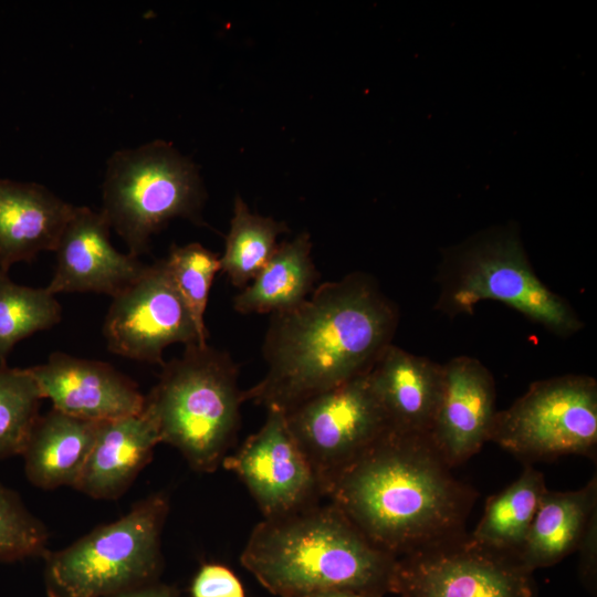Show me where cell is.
Masks as SVG:
<instances>
[{"mask_svg":"<svg viewBox=\"0 0 597 597\" xmlns=\"http://www.w3.org/2000/svg\"><path fill=\"white\" fill-rule=\"evenodd\" d=\"M192 597H245L238 577L218 564L203 565L191 586Z\"/></svg>","mask_w":597,"mask_h":597,"instance_id":"cell-28","label":"cell"},{"mask_svg":"<svg viewBox=\"0 0 597 597\" xmlns=\"http://www.w3.org/2000/svg\"><path fill=\"white\" fill-rule=\"evenodd\" d=\"M325 495L366 538L396 558L464 537L475 499L428 434L391 429L344 468Z\"/></svg>","mask_w":597,"mask_h":597,"instance_id":"cell-2","label":"cell"},{"mask_svg":"<svg viewBox=\"0 0 597 597\" xmlns=\"http://www.w3.org/2000/svg\"><path fill=\"white\" fill-rule=\"evenodd\" d=\"M303 597H383V596L357 591V590H350V589H333V590L314 593V594L306 595Z\"/></svg>","mask_w":597,"mask_h":597,"instance_id":"cell-31","label":"cell"},{"mask_svg":"<svg viewBox=\"0 0 597 597\" xmlns=\"http://www.w3.org/2000/svg\"><path fill=\"white\" fill-rule=\"evenodd\" d=\"M109 229L101 211L74 206L53 251L56 265L46 286L50 293L93 292L114 297L143 274L147 264L117 251Z\"/></svg>","mask_w":597,"mask_h":597,"instance_id":"cell-13","label":"cell"},{"mask_svg":"<svg viewBox=\"0 0 597 597\" xmlns=\"http://www.w3.org/2000/svg\"><path fill=\"white\" fill-rule=\"evenodd\" d=\"M546 490L543 474L526 464L513 483L490 498L469 540L517 558Z\"/></svg>","mask_w":597,"mask_h":597,"instance_id":"cell-22","label":"cell"},{"mask_svg":"<svg viewBox=\"0 0 597 597\" xmlns=\"http://www.w3.org/2000/svg\"><path fill=\"white\" fill-rule=\"evenodd\" d=\"M44 524L14 491L0 484V562H17L48 553Z\"/></svg>","mask_w":597,"mask_h":597,"instance_id":"cell-27","label":"cell"},{"mask_svg":"<svg viewBox=\"0 0 597 597\" xmlns=\"http://www.w3.org/2000/svg\"><path fill=\"white\" fill-rule=\"evenodd\" d=\"M263 426L222 465L249 489L266 517L282 516L316 504L318 481L292 436L285 411L269 407Z\"/></svg>","mask_w":597,"mask_h":597,"instance_id":"cell-12","label":"cell"},{"mask_svg":"<svg viewBox=\"0 0 597 597\" xmlns=\"http://www.w3.org/2000/svg\"><path fill=\"white\" fill-rule=\"evenodd\" d=\"M168 513L164 494L150 495L115 522L101 525L45 557L49 597H112L149 584L160 563Z\"/></svg>","mask_w":597,"mask_h":597,"instance_id":"cell-7","label":"cell"},{"mask_svg":"<svg viewBox=\"0 0 597 597\" xmlns=\"http://www.w3.org/2000/svg\"><path fill=\"white\" fill-rule=\"evenodd\" d=\"M112 298L103 324L111 353L163 366L164 350L172 344H208L177 291L165 259L147 264L134 283Z\"/></svg>","mask_w":597,"mask_h":597,"instance_id":"cell-11","label":"cell"},{"mask_svg":"<svg viewBox=\"0 0 597 597\" xmlns=\"http://www.w3.org/2000/svg\"><path fill=\"white\" fill-rule=\"evenodd\" d=\"M73 208L41 185L0 178V270L54 251Z\"/></svg>","mask_w":597,"mask_h":597,"instance_id":"cell-18","label":"cell"},{"mask_svg":"<svg viewBox=\"0 0 597 597\" xmlns=\"http://www.w3.org/2000/svg\"><path fill=\"white\" fill-rule=\"evenodd\" d=\"M434 308L449 317L473 314L482 301H498L559 337L583 321L566 298L536 275L514 222L484 229L441 252Z\"/></svg>","mask_w":597,"mask_h":597,"instance_id":"cell-4","label":"cell"},{"mask_svg":"<svg viewBox=\"0 0 597 597\" xmlns=\"http://www.w3.org/2000/svg\"><path fill=\"white\" fill-rule=\"evenodd\" d=\"M100 421L76 418L54 408L40 415L21 455L35 486H75L93 448Z\"/></svg>","mask_w":597,"mask_h":597,"instance_id":"cell-19","label":"cell"},{"mask_svg":"<svg viewBox=\"0 0 597 597\" xmlns=\"http://www.w3.org/2000/svg\"><path fill=\"white\" fill-rule=\"evenodd\" d=\"M29 370L52 408L76 418L106 421L145 407L138 385L108 363L54 352Z\"/></svg>","mask_w":597,"mask_h":597,"instance_id":"cell-15","label":"cell"},{"mask_svg":"<svg viewBox=\"0 0 597 597\" xmlns=\"http://www.w3.org/2000/svg\"><path fill=\"white\" fill-rule=\"evenodd\" d=\"M442 387L429 438L443 460L457 467L490 441L496 390L491 371L471 356L442 365Z\"/></svg>","mask_w":597,"mask_h":597,"instance_id":"cell-14","label":"cell"},{"mask_svg":"<svg viewBox=\"0 0 597 597\" xmlns=\"http://www.w3.org/2000/svg\"><path fill=\"white\" fill-rule=\"evenodd\" d=\"M398 322L397 305L367 273L318 284L300 305L271 315L262 347L268 370L243 400L285 411L367 373Z\"/></svg>","mask_w":597,"mask_h":597,"instance_id":"cell-1","label":"cell"},{"mask_svg":"<svg viewBox=\"0 0 597 597\" xmlns=\"http://www.w3.org/2000/svg\"><path fill=\"white\" fill-rule=\"evenodd\" d=\"M112 597H175V595L168 587L149 583Z\"/></svg>","mask_w":597,"mask_h":597,"instance_id":"cell-30","label":"cell"},{"mask_svg":"<svg viewBox=\"0 0 597 597\" xmlns=\"http://www.w3.org/2000/svg\"><path fill=\"white\" fill-rule=\"evenodd\" d=\"M160 442L146 407L136 415L100 421L95 441L74 489L100 500L125 493Z\"/></svg>","mask_w":597,"mask_h":597,"instance_id":"cell-17","label":"cell"},{"mask_svg":"<svg viewBox=\"0 0 597 597\" xmlns=\"http://www.w3.org/2000/svg\"><path fill=\"white\" fill-rule=\"evenodd\" d=\"M533 573L516 557L468 535L397 557L390 593L400 597H535Z\"/></svg>","mask_w":597,"mask_h":597,"instance_id":"cell-10","label":"cell"},{"mask_svg":"<svg viewBox=\"0 0 597 597\" xmlns=\"http://www.w3.org/2000/svg\"><path fill=\"white\" fill-rule=\"evenodd\" d=\"M42 399L29 368L0 365V460L22 453Z\"/></svg>","mask_w":597,"mask_h":597,"instance_id":"cell-25","label":"cell"},{"mask_svg":"<svg viewBox=\"0 0 597 597\" xmlns=\"http://www.w3.org/2000/svg\"><path fill=\"white\" fill-rule=\"evenodd\" d=\"M367 375L389 429L429 434L442 387L441 364L390 344Z\"/></svg>","mask_w":597,"mask_h":597,"instance_id":"cell-16","label":"cell"},{"mask_svg":"<svg viewBox=\"0 0 597 597\" xmlns=\"http://www.w3.org/2000/svg\"><path fill=\"white\" fill-rule=\"evenodd\" d=\"M396 559L332 503L266 517L241 555L244 568L279 597L333 589L383 596L390 593Z\"/></svg>","mask_w":597,"mask_h":597,"instance_id":"cell-3","label":"cell"},{"mask_svg":"<svg viewBox=\"0 0 597 597\" xmlns=\"http://www.w3.org/2000/svg\"><path fill=\"white\" fill-rule=\"evenodd\" d=\"M307 232L283 241L254 276L233 298L241 314H275L292 310L315 290L318 272L312 259Z\"/></svg>","mask_w":597,"mask_h":597,"instance_id":"cell-21","label":"cell"},{"mask_svg":"<svg viewBox=\"0 0 597 597\" xmlns=\"http://www.w3.org/2000/svg\"><path fill=\"white\" fill-rule=\"evenodd\" d=\"M62 308L46 287L14 283L0 270V365L20 341L61 322Z\"/></svg>","mask_w":597,"mask_h":597,"instance_id":"cell-24","label":"cell"},{"mask_svg":"<svg viewBox=\"0 0 597 597\" xmlns=\"http://www.w3.org/2000/svg\"><path fill=\"white\" fill-rule=\"evenodd\" d=\"M490 441L531 464L562 455L596 457L597 383L587 375L542 379L498 411Z\"/></svg>","mask_w":597,"mask_h":597,"instance_id":"cell-8","label":"cell"},{"mask_svg":"<svg viewBox=\"0 0 597 597\" xmlns=\"http://www.w3.org/2000/svg\"><path fill=\"white\" fill-rule=\"evenodd\" d=\"M367 373L285 410L323 495L344 468L389 430Z\"/></svg>","mask_w":597,"mask_h":597,"instance_id":"cell-9","label":"cell"},{"mask_svg":"<svg viewBox=\"0 0 597 597\" xmlns=\"http://www.w3.org/2000/svg\"><path fill=\"white\" fill-rule=\"evenodd\" d=\"M577 551L582 583L590 593L595 594L597 583V513L589 521Z\"/></svg>","mask_w":597,"mask_h":597,"instance_id":"cell-29","label":"cell"},{"mask_svg":"<svg viewBox=\"0 0 597 597\" xmlns=\"http://www.w3.org/2000/svg\"><path fill=\"white\" fill-rule=\"evenodd\" d=\"M205 198L196 166L170 144L154 140L111 156L101 212L128 253L139 258L148 251L150 237L170 220L203 224Z\"/></svg>","mask_w":597,"mask_h":597,"instance_id":"cell-6","label":"cell"},{"mask_svg":"<svg viewBox=\"0 0 597 597\" xmlns=\"http://www.w3.org/2000/svg\"><path fill=\"white\" fill-rule=\"evenodd\" d=\"M165 262L201 338L207 342L203 317L213 279L221 271L220 256L200 243L191 242L181 247L172 244Z\"/></svg>","mask_w":597,"mask_h":597,"instance_id":"cell-26","label":"cell"},{"mask_svg":"<svg viewBox=\"0 0 597 597\" xmlns=\"http://www.w3.org/2000/svg\"><path fill=\"white\" fill-rule=\"evenodd\" d=\"M243 391L229 353L208 344L185 346L161 366L158 383L145 396L160 442L178 449L190 467L212 472L222 463L240 423Z\"/></svg>","mask_w":597,"mask_h":597,"instance_id":"cell-5","label":"cell"},{"mask_svg":"<svg viewBox=\"0 0 597 597\" xmlns=\"http://www.w3.org/2000/svg\"><path fill=\"white\" fill-rule=\"evenodd\" d=\"M286 231L284 222L251 212L237 196L224 251L220 256L221 272L235 287L243 289L268 263L279 247L277 237Z\"/></svg>","mask_w":597,"mask_h":597,"instance_id":"cell-23","label":"cell"},{"mask_svg":"<svg viewBox=\"0 0 597 597\" xmlns=\"http://www.w3.org/2000/svg\"><path fill=\"white\" fill-rule=\"evenodd\" d=\"M597 513V478L574 491L544 493L526 540L517 554L530 572L553 566L577 551Z\"/></svg>","mask_w":597,"mask_h":597,"instance_id":"cell-20","label":"cell"}]
</instances>
